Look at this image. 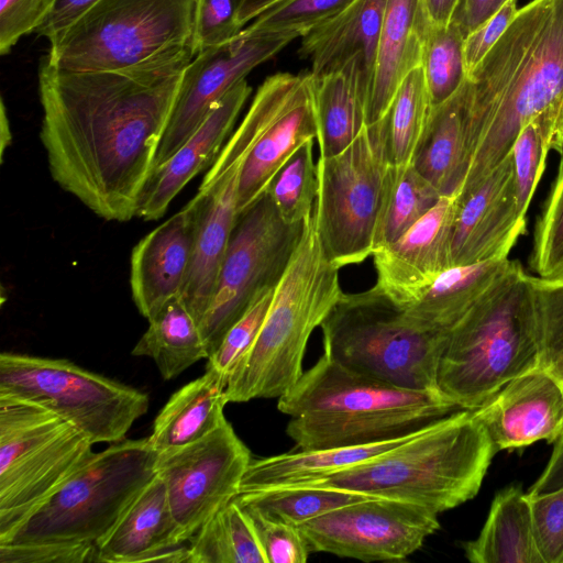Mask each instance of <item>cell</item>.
<instances>
[{
    "label": "cell",
    "mask_w": 563,
    "mask_h": 563,
    "mask_svg": "<svg viewBox=\"0 0 563 563\" xmlns=\"http://www.w3.org/2000/svg\"><path fill=\"white\" fill-rule=\"evenodd\" d=\"M431 111L432 104L419 66L401 81L382 119L389 165L411 163Z\"/></svg>",
    "instance_id": "obj_36"
},
{
    "label": "cell",
    "mask_w": 563,
    "mask_h": 563,
    "mask_svg": "<svg viewBox=\"0 0 563 563\" xmlns=\"http://www.w3.org/2000/svg\"><path fill=\"white\" fill-rule=\"evenodd\" d=\"M496 452L474 411L463 409L376 456L296 487L394 499L439 515L477 495Z\"/></svg>",
    "instance_id": "obj_4"
},
{
    "label": "cell",
    "mask_w": 563,
    "mask_h": 563,
    "mask_svg": "<svg viewBox=\"0 0 563 563\" xmlns=\"http://www.w3.org/2000/svg\"><path fill=\"white\" fill-rule=\"evenodd\" d=\"M530 266L541 278H563V156L536 222Z\"/></svg>",
    "instance_id": "obj_41"
},
{
    "label": "cell",
    "mask_w": 563,
    "mask_h": 563,
    "mask_svg": "<svg viewBox=\"0 0 563 563\" xmlns=\"http://www.w3.org/2000/svg\"><path fill=\"white\" fill-rule=\"evenodd\" d=\"M244 511L254 525L267 563H305L308 560L311 552L298 526L267 519L252 510Z\"/></svg>",
    "instance_id": "obj_47"
},
{
    "label": "cell",
    "mask_w": 563,
    "mask_h": 563,
    "mask_svg": "<svg viewBox=\"0 0 563 563\" xmlns=\"http://www.w3.org/2000/svg\"><path fill=\"white\" fill-rule=\"evenodd\" d=\"M251 91L245 79L235 85L213 106L188 141L166 163L151 172L139 199V218L145 221L162 218L184 186L212 164L231 135Z\"/></svg>",
    "instance_id": "obj_23"
},
{
    "label": "cell",
    "mask_w": 563,
    "mask_h": 563,
    "mask_svg": "<svg viewBox=\"0 0 563 563\" xmlns=\"http://www.w3.org/2000/svg\"><path fill=\"white\" fill-rule=\"evenodd\" d=\"M295 38L290 33H256L244 27L233 40L197 53L184 70L153 169L188 141L225 93Z\"/></svg>",
    "instance_id": "obj_17"
},
{
    "label": "cell",
    "mask_w": 563,
    "mask_h": 563,
    "mask_svg": "<svg viewBox=\"0 0 563 563\" xmlns=\"http://www.w3.org/2000/svg\"><path fill=\"white\" fill-rule=\"evenodd\" d=\"M549 143L538 124H526L512 148L517 210L526 219L530 202L545 168Z\"/></svg>",
    "instance_id": "obj_44"
},
{
    "label": "cell",
    "mask_w": 563,
    "mask_h": 563,
    "mask_svg": "<svg viewBox=\"0 0 563 563\" xmlns=\"http://www.w3.org/2000/svg\"><path fill=\"white\" fill-rule=\"evenodd\" d=\"M541 477L550 485H563V435L555 442L553 452Z\"/></svg>",
    "instance_id": "obj_53"
},
{
    "label": "cell",
    "mask_w": 563,
    "mask_h": 563,
    "mask_svg": "<svg viewBox=\"0 0 563 563\" xmlns=\"http://www.w3.org/2000/svg\"><path fill=\"white\" fill-rule=\"evenodd\" d=\"M317 137L311 73L287 74L278 107L242 168L238 216L255 202L278 170L307 141Z\"/></svg>",
    "instance_id": "obj_21"
},
{
    "label": "cell",
    "mask_w": 563,
    "mask_h": 563,
    "mask_svg": "<svg viewBox=\"0 0 563 563\" xmlns=\"http://www.w3.org/2000/svg\"><path fill=\"white\" fill-rule=\"evenodd\" d=\"M320 328L323 355L332 361L397 387L439 390L449 331L421 327L376 286L343 292Z\"/></svg>",
    "instance_id": "obj_7"
},
{
    "label": "cell",
    "mask_w": 563,
    "mask_h": 563,
    "mask_svg": "<svg viewBox=\"0 0 563 563\" xmlns=\"http://www.w3.org/2000/svg\"><path fill=\"white\" fill-rule=\"evenodd\" d=\"M0 395L49 409L92 444L124 440L150 405L147 394L68 360L8 352L0 355Z\"/></svg>",
    "instance_id": "obj_12"
},
{
    "label": "cell",
    "mask_w": 563,
    "mask_h": 563,
    "mask_svg": "<svg viewBox=\"0 0 563 563\" xmlns=\"http://www.w3.org/2000/svg\"><path fill=\"white\" fill-rule=\"evenodd\" d=\"M509 261L493 258L453 266L404 309L421 327L448 332L496 283Z\"/></svg>",
    "instance_id": "obj_32"
},
{
    "label": "cell",
    "mask_w": 563,
    "mask_h": 563,
    "mask_svg": "<svg viewBox=\"0 0 563 563\" xmlns=\"http://www.w3.org/2000/svg\"><path fill=\"white\" fill-rule=\"evenodd\" d=\"M532 527L543 563H563V485L528 493Z\"/></svg>",
    "instance_id": "obj_45"
},
{
    "label": "cell",
    "mask_w": 563,
    "mask_h": 563,
    "mask_svg": "<svg viewBox=\"0 0 563 563\" xmlns=\"http://www.w3.org/2000/svg\"><path fill=\"white\" fill-rule=\"evenodd\" d=\"M251 452L227 420L203 439L157 455L183 542L239 494Z\"/></svg>",
    "instance_id": "obj_16"
},
{
    "label": "cell",
    "mask_w": 563,
    "mask_h": 563,
    "mask_svg": "<svg viewBox=\"0 0 563 563\" xmlns=\"http://www.w3.org/2000/svg\"><path fill=\"white\" fill-rule=\"evenodd\" d=\"M225 383L213 369L175 391L154 419L150 443L157 455L192 444L227 419Z\"/></svg>",
    "instance_id": "obj_27"
},
{
    "label": "cell",
    "mask_w": 563,
    "mask_h": 563,
    "mask_svg": "<svg viewBox=\"0 0 563 563\" xmlns=\"http://www.w3.org/2000/svg\"><path fill=\"white\" fill-rule=\"evenodd\" d=\"M388 165L382 120L365 125L339 154L318 156L313 214L325 253L339 268L373 254Z\"/></svg>",
    "instance_id": "obj_13"
},
{
    "label": "cell",
    "mask_w": 563,
    "mask_h": 563,
    "mask_svg": "<svg viewBox=\"0 0 563 563\" xmlns=\"http://www.w3.org/2000/svg\"><path fill=\"white\" fill-rule=\"evenodd\" d=\"M287 73L267 77L250 108L213 159L197 194L188 202L196 220L190 265L180 297L198 325L211 301L218 273L238 219L243 165L272 120L286 85Z\"/></svg>",
    "instance_id": "obj_11"
},
{
    "label": "cell",
    "mask_w": 563,
    "mask_h": 563,
    "mask_svg": "<svg viewBox=\"0 0 563 563\" xmlns=\"http://www.w3.org/2000/svg\"><path fill=\"white\" fill-rule=\"evenodd\" d=\"M194 54L121 70L38 68L40 139L53 179L98 217L129 221Z\"/></svg>",
    "instance_id": "obj_1"
},
{
    "label": "cell",
    "mask_w": 563,
    "mask_h": 563,
    "mask_svg": "<svg viewBox=\"0 0 563 563\" xmlns=\"http://www.w3.org/2000/svg\"><path fill=\"white\" fill-rule=\"evenodd\" d=\"M464 89L470 162L457 198L511 153L526 124H538L551 150L563 107V0L520 8Z\"/></svg>",
    "instance_id": "obj_2"
},
{
    "label": "cell",
    "mask_w": 563,
    "mask_h": 563,
    "mask_svg": "<svg viewBox=\"0 0 563 563\" xmlns=\"http://www.w3.org/2000/svg\"><path fill=\"white\" fill-rule=\"evenodd\" d=\"M298 450L378 443L415 434L463 410L440 390L397 387L322 355L278 398Z\"/></svg>",
    "instance_id": "obj_3"
},
{
    "label": "cell",
    "mask_w": 563,
    "mask_h": 563,
    "mask_svg": "<svg viewBox=\"0 0 563 563\" xmlns=\"http://www.w3.org/2000/svg\"><path fill=\"white\" fill-rule=\"evenodd\" d=\"M45 0H0V53H9L25 34L33 33Z\"/></svg>",
    "instance_id": "obj_49"
},
{
    "label": "cell",
    "mask_w": 563,
    "mask_h": 563,
    "mask_svg": "<svg viewBox=\"0 0 563 563\" xmlns=\"http://www.w3.org/2000/svg\"><path fill=\"white\" fill-rule=\"evenodd\" d=\"M195 236V214L187 203L133 247L130 286L137 310L147 320L170 298L180 295L194 252Z\"/></svg>",
    "instance_id": "obj_22"
},
{
    "label": "cell",
    "mask_w": 563,
    "mask_h": 563,
    "mask_svg": "<svg viewBox=\"0 0 563 563\" xmlns=\"http://www.w3.org/2000/svg\"><path fill=\"white\" fill-rule=\"evenodd\" d=\"M49 409L0 395V541L95 453Z\"/></svg>",
    "instance_id": "obj_10"
},
{
    "label": "cell",
    "mask_w": 563,
    "mask_h": 563,
    "mask_svg": "<svg viewBox=\"0 0 563 563\" xmlns=\"http://www.w3.org/2000/svg\"><path fill=\"white\" fill-rule=\"evenodd\" d=\"M148 323L131 353L151 357L165 380L208 358L199 325L180 295L170 298Z\"/></svg>",
    "instance_id": "obj_33"
},
{
    "label": "cell",
    "mask_w": 563,
    "mask_h": 563,
    "mask_svg": "<svg viewBox=\"0 0 563 563\" xmlns=\"http://www.w3.org/2000/svg\"><path fill=\"white\" fill-rule=\"evenodd\" d=\"M527 220L517 210L512 154L479 184L457 198L452 243L453 266L508 258Z\"/></svg>",
    "instance_id": "obj_19"
},
{
    "label": "cell",
    "mask_w": 563,
    "mask_h": 563,
    "mask_svg": "<svg viewBox=\"0 0 563 563\" xmlns=\"http://www.w3.org/2000/svg\"><path fill=\"white\" fill-rule=\"evenodd\" d=\"M197 0H100L49 41L45 56L67 70H121L194 54Z\"/></svg>",
    "instance_id": "obj_8"
},
{
    "label": "cell",
    "mask_w": 563,
    "mask_h": 563,
    "mask_svg": "<svg viewBox=\"0 0 563 563\" xmlns=\"http://www.w3.org/2000/svg\"><path fill=\"white\" fill-rule=\"evenodd\" d=\"M100 0H45L44 12L34 33L54 40Z\"/></svg>",
    "instance_id": "obj_51"
},
{
    "label": "cell",
    "mask_w": 563,
    "mask_h": 563,
    "mask_svg": "<svg viewBox=\"0 0 563 563\" xmlns=\"http://www.w3.org/2000/svg\"><path fill=\"white\" fill-rule=\"evenodd\" d=\"M441 196L411 163L388 165L374 232V251L401 236Z\"/></svg>",
    "instance_id": "obj_34"
},
{
    "label": "cell",
    "mask_w": 563,
    "mask_h": 563,
    "mask_svg": "<svg viewBox=\"0 0 563 563\" xmlns=\"http://www.w3.org/2000/svg\"><path fill=\"white\" fill-rule=\"evenodd\" d=\"M279 0H242L239 23L244 26Z\"/></svg>",
    "instance_id": "obj_55"
},
{
    "label": "cell",
    "mask_w": 563,
    "mask_h": 563,
    "mask_svg": "<svg viewBox=\"0 0 563 563\" xmlns=\"http://www.w3.org/2000/svg\"><path fill=\"white\" fill-rule=\"evenodd\" d=\"M303 223H286L266 192L238 216L211 301L199 323L209 356L256 298L276 287Z\"/></svg>",
    "instance_id": "obj_14"
},
{
    "label": "cell",
    "mask_w": 563,
    "mask_h": 563,
    "mask_svg": "<svg viewBox=\"0 0 563 563\" xmlns=\"http://www.w3.org/2000/svg\"><path fill=\"white\" fill-rule=\"evenodd\" d=\"M367 498L371 497L341 489L289 487L242 493L234 499L242 508L267 519L299 526L339 507Z\"/></svg>",
    "instance_id": "obj_37"
},
{
    "label": "cell",
    "mask_w": 563,
    "mask_h": 563,
    "mask_svg": "<svg viewBox=\"0 0 563 563\" xmlns=\"http://www.w3.org/2000/svg\"><path fill=\"white\" fill-rule=\"evenodd\" d=\"M463 550L473 563H543L527 493L517 485L498 492L481 532L474 540L464 542Z\"/></svg>",
    "instance_id": "obj_31"
},
{
    "label": "cell",
    "mask_w": 563,
    "mask_h": 563,
    "mask_svg": "<svg viewBox=\"0 0 563 563\" xmlns=\"http://www.w3.org/2000/svg\"><path fill=\"white\" fill-rule=\"evenodd\" d=\"M409 437L332 449H295L283 454L252 460L243 475L239 494L296 487L325 477L376 456Z\"/></svg>",
    "instance_id": "obj_30"
},
{
    "label": "cell",
    "mask_w": 563,
    "mask_h": 563,
    "mask_svg": "<svg viewBox=\"0 0 563 563\" xmlns=\"http://www.w3.org/2000/svg\"><path fill=\"white\" fill-rule=\"evenodd\" d=\"M496 451L563 435V383L538 366L514 378L473 410Z\"/></svg>",
    "instance_id": "obj_20"
},
{
    "label": "cell",
    "mask_w": 563,
    "mask_h": 563,
    "mask_svg": "<svg viewBox=\"0 0 563 563\" xmlns=\"http://www.w3.org/2000/svg\"><path fill=\"white\" fill-rule=\"evenodd\" d=\"M518 261L449 330L438 389L462 409L475 410L500 388L540 364V341Z\"/></svg>",
    "instance_id": "obj_5"
},
{
    "label": "cell",
    "mask_w": 563,
    "mask_h": 563,
    "mask_svg": "<svg viewBox=\"0 0 563 563\" xmlns=\"http://www.w3.org/2000/svg\"><path fill=\"white\" fill-rule=\"evenodd\" d=\"M429 26L423 0H387L367 104L366 125L384 118L401 81L421 65Z\"/></svg>",
    "instance_id": "obj_25"
},
{
    "label": "cell",
    "mask_w": 563,
    "mask_h": 563,
    "mask_svg": "<svg viewBox=\"0 0 563 563\" xmlns=\"http://www.w3.org/2000/svg\"><path fill=\"white\" fill-rule=\"evenodd\" d=\"M312 82L319 156L329 157L346 148L366 125L371 85L358 58L312 76Z\"/></svg>",
    "instance_id": "obj_28"
},
{
    "label": "cell",
    "mask_w": 563,
    "mask_h": 563,
    "mask_svg": "<svg viewBox=\"0 0 563 563\" xmlns=\"http://www.w3.org/2000/svg\"><path fill=\"white\" fill-rule=\"evenodd\" d=\"M464 35L453 23H430L421 68L432 108L452 98L467 79Z\"/></svg>",
    "instance_id": "obj_38"
},
{
    "label": "cell",
    "mask_w": 563,
    "mask_h": 563,
    "mask_svg": "<svg viewBox=\"0 0 563 563\" xmlns=\"http://www.w3.org/2000/svg\"><path fill=\"white\" fill-rule=\"evenodd\" d=\"M539 341V366L563 383V278L527 275Z\"/></svg>",
    "instance_id": "obj_40"
},
{
    "label": "cell",
    "mask_w": 563,
    "mask_h": 563,
    "mask_svg": "<svg viewBox=\"0 0 563 563\" xmlns=\"http://www.w3.org/2000/svg\"><path fill=\"white\" fill-rule=\"evenodd\" d=\"M313 144L314 139L303 143L266 189L279 217L288 224L305 222L314 210L318 177Z\"/></svg>",
    "instance_id": "obj_39"
},
{
    "label": "cell",
    "mask_w": 563,
    "mask_h": 563,
    "mask_svg": "<svg viewBox=\"0 0 563 563\" xmlns=\"http://www.w3.org/2000/svg\"><path fill=\"white\" fill-rule=\"evenodd\" d=\"M464 85L452 98L432 108L411 161L442 196H457L468 169Z\"/></svg>",
    "instance_id": "obj_29"
},
{
    "label": "cell",
    "mask_w": 563,
    "mask_h": 563,
    "mask_svg": "<svg viewBox=\"0 0 563 563\" xmlns=\"http://www.w3.org/2000/svg\"><path fill=\"white\" fill-rule=\"evenodd\" d=\"M507 0H459L451 18L466 37L490 19Z\"/></svg>",
    "instance_id": "obj_52"
},
{
    "label": "cell",
    "mask_w": 563,
    "mask_h": 563,
    "mask_svg": "<svg viewBox=\"0 0 563 563\" xmlns=\"http://www.w3.org/2000/svg\"><path fill=\"white\" fill-rule=\"evenodd\" d=\"M386 2L354 0L342 12L301 36L298 53L311 62V75L320 77L333 73L358 58L372 88Z\"/></svg>",
    "instance_id": "obj_26"
},
{
    "label": "cell",
    "mask_w": 563,
    "mask_h": 563,
    "mask_svg": "<svg viewBox=\"0 0 563 563\" xmlns=\"http://www.w3.org/2000/svg\"><path fill=\"white\" fill-rule=\"evenodd\" d=\"M457 196L438 202L396 241L372 256L375 286L401 307L411 303L441 273L453 267Z\"/></svg>",
    "instance_id": "obj_18"
},
{
    "label": "cell",
    "mask_w": 563,
    "mask_h": 563,
    "mask_svg": "<svg viewBox=\"0 0 563 563\" xmlns=\"http://www.w3.org/2000/svg\"><path fill=\"white\" fill-rule=\"evenodd\" d=\"M438 516L415 504L371 497L298 527L311 553L363 562L401 561L440 528Z\"/></svg>",
    "instance_id": "obj_15"
},
{
    "label": "cell",
    "mask_w": 563,
    "mask_h": 563,
    "mask_svg": "<svg viewBox=\"0 0 563 563\" xmlns=\"http://www.w3.org/2000/svg\"><path fill=\"white\" fill-rule=\"evenodd\" d=\"M551 151H555L560 157L563 156V107L560 114V119L556 125V130L551 143Z\"/></svg>",
    "instance_id": "obj_56"
},
{
    "label": "cell",
    "mask_w": 563,
    "mask_h": 563,
    "mask_svg": "<svg viewBox=\"0 0 563 563\" xmlns=\"http://www.w3.org/2000/svg\"><path fill=\"white\" fill-rule=\"evenodd\" d=\"M339 271L325 253L312 213L253 347L227 384L228 402L279 398L297 383L310 335L343 294Z\"/></svg>",
    "instance_id": "obj_6"
},
{
    "label": "cell",
    "mask_w": 563,
    "mask_h": 563,
    "mask_svg": "<svg viewBox=\"0 0 563 563\" xmlns=\"http://www.w3.org/2000/svg\"><path fill=\"white\" fill-rule=\"evenodd\" d=\"M183 543L165 484L156 473L97 544L95 562L161 561L165 552Z\"/></svg>",
    "instance_id": "obj_24"
},
{
    "label": "cell",
    "mask_w": 563,
    "mask_h": 563,
    "mask_svg": "<svg viewBox=\"0 0 563 563\" xmlns=\"http://www.w3.org/2000/svg\"><path fill=\"white\" fill-rule=\"evenodd\" d=\"M431 24L442 25L451 21L459 0H423Z\"/></svg>",
    "instance_id": "obj_54"
},
{
    "label": "cell",
    "mask_w": 563,
    "mask_h": 563,
    "mask_svg": "<svg viewBox=\"0 0 563 563\" xmlns=\"http://www.w3.org/2000/svg\"><path fill=\"white\" fill-rule=\"evenodd\" d=\"M187 563H267L254 525L233 499L189 539Z\"/></svg>",
    "instance_id": "obj_35"
},
{
    "label": "cell",
    "mask_w": 563,
    "mask_h": 563,
    "mask_svg": "<svg viewBox=\"0 0 563 563\" xmlns=\"http://www.w3.org/2000/svg\"><path fill=\"white\" fill-rule=\"evenodd\" d=\"M273 289L262 292L245 313L228 330L206 368L217 372L227 384L253 347L269 309Z\"/></svg>",
    "instance_id": "obj_43"
},
{
    "label": "cell",
    "mask_w": 563,
    "mask_h": 563,
    "mask_svg": "<svg viewBox=\"0 0 563 563\" xmlns=\"http://www.w3.org/2000/svg\"><path fill=\"white\" fill-rule=\"evenodd\" d=\"M518 0H507L503 7L464 40V60L467 77L507 30L519 11Z\"/></svg>",
    "instance_id": "obj_50"
},
{
    "label": "cell",
    "mask_w": 563,
    "mask_h": 563,
    "mask_svg": "<svg viewBox=\"0 0 563 563\" xmlns=\"http://www.w3.org/2000/svg\"><path fill=\"white\" fill-rule=\"evenodd\" d=\"M354 0H279L258 14L247 30L256 33H290L303 36L332 19Z\"/></svg>",
    "instance_id": "obj_42"
},
{
    "label": "cell",
    "mask_w": 563,
    "mask_h": 563,
    "mask_svg": "<svg viewBox=\"0 0 563 563\" xmlns=\"http://www.w3.org/2000/svg\"><path fill=\"white\" fill-rule=\"evenodd\" d=\"M148 438L122 440L92 456L0 543L98 544L156 474Z\"/></svg>",
    "instance_id": "obj_9"
},
{
    "label": "cell",
    "mask_w": 563,
    "mask_h": 563,
    "mask_svg": "<svg viewBox=\"0 0 563 563\" xmlns=\"http://www.w3.org/2000/svg\"><path fill=\"white\" fill-rule=\"evenodd\" d=\"M97 545L79 542L0 543V563L95 562Z\"/></svg>",
    "instance_id": "obj_48"
},
{
    "label": "cell",
    "mask_w": 563,
    "mask_h": 563,
    "mask_svg": "<svg viewBox=\"0 0 563 563\" xmlns=\"http://www.w3.org/2000/svg\"><path fill=\"white\" fill-rule=\"evenodd\" d=\"M242 0H197L194 19L195 55L233 40L243 27L239 23Z\"/></svg>",
    "instance_id": "obj_46"
}]
</instances>
